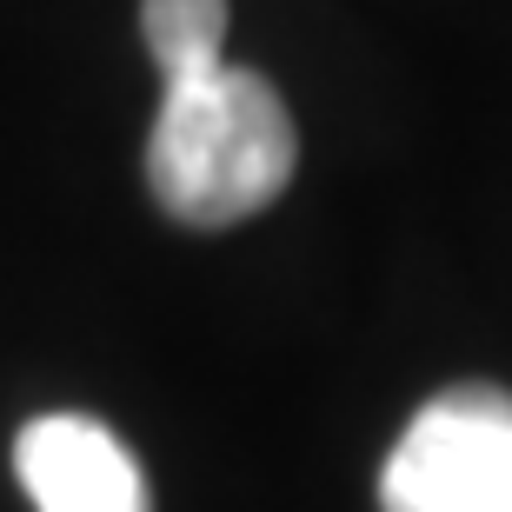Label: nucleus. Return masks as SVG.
<instances>
[{"label":"nucleus","instance_id":"f03ea898","mask_svg":"<svg viewBox=\"0 0 512 512\" xmlns=\"http://www.w3.org/2000/svg\"><path fill=\"white\" fill-rule=\"evenodd\" d=\"M380 512H512V393L426 399L380 473Z\"/></svg>","mask_w":512,"mask_h":512},{"label":"nucleus","instance_id":"7ed1b4c3","mask_svg":"<svg viewBox=\"0 0 512 512\" xmlns=\"http://www.w3.org/2000/svg\"><path fill=\"white\" fill-rule=\"evenodd\" d=\"M14 473L40 512H147V479L100 419L47 413L14 439Z\"/></svg>","mask_w":512,"mask_h":512},{"label":"nucleus","instance_id":"20e7f679","mask_svg":"<svg viewBox=\"0 0 512 512\" xmlns=\"http://www.w3.org/2000/svg\"><path fill=\"white\" fill-rule=\"evenodd\" d=\"M140 34L160 80L220 67L227 47V0H140Z\"/></svg>","mask_w":512,"mask_h":512},{"label":"nucleus","instance_id":"f257e3e1","mask_svg":"<svg viewBox=\"0 0 512 512\" xmlns=\"http://www.w3.org/2000/svg\"><path fill=\"white\" fill-rule=\"evenodd\" d=\"M293 114L273 80L247 67H200L160 80V114L147 133V187L187 227H233L273 207L293 180Z\"/></svg>","mask_w":512,"mask_h":512}]
</instances>
